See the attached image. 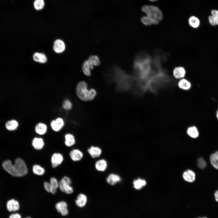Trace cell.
<instances>
[{
  "label": "cell",
  "mask_w": 218,
  "mask_h": 218,
  "mask_svg": "<svg viewBox=\"0 0 218 218\" xmlns=\"http://www.w3.org/2000/svg\"><path fill=\"white\" fill-rule=\"evenodd\" d=\"M4 169L12 176L22 177L26 175L28 169L24 161L21 158H18L13 164L10 160H6L2 163Z\"/></svg>",
  "instance_id": "obj_1"
},
{
  "label": "cell",
  "mask_w": 218,
  "mask_h": 218,
  "mask_svg": "<svg viewBox=\"0 0 218 218\" xmlns=\"http://www.w3.org/2000/svg\"><path fill=\"white\" fill-rule=\"evenodd\" d=\"M76 93L78 97L84 101H91L97 95L96 91L93 88L88 89V84L84 81H81L78 84Z\"/></svg>",
  "instance_id": "obj_2"
},
{
  "label": "cell",
  "mask_w": 218,
  "mask_h": 218,
  "mask_svg": "<svg viewBox=\"0 0 218 218\" xmlns=\"http://www.w3.org/2000/svg\"><path fill=\"white\" fill-rule=\"evenodd\" d=\"M141 10L147 16L154 21L155 25L157 24L163 18V14L159 8L153 5H145L141 8Z\"/></svg>",
  "instance_id": "obj_3"
},
{
  "label": "cell",
  "mask_w": 218,
  "mask_h": 218,
  "mask_svg": "<svg viewBox=\"0 0 218 218\" xmlns=\"http://www.w3.org/2000/svg\"><path fill=\"white\" fill-rule=\"evenodd\" d=\"M71 181L69 177H64L59 182L58 187L62 192L68 194H71L74 192L73 189L71 186Z\"/></svg>",
  "instance_id": "obj_4"
},
{
  "label": "cell",
  "mask_w": 218,
  "mask_h": 218,
  "mask_svg": "<svg viewBox=\"0 0 218 218\" xmlns=\"http://www.w3.org/2000/svg\"><path fill=\"white\" fill-rule=\"evenodd\" d=\"M65 44L62 40L58 39L54 41L53 45V49L55 53H62L65 51Z\"/></svg>",
  "instance_id": "obj_5"
},
{
  "label": "cell",
  "mask_w": 218,
  "mask_h": 218,
  "mask_svg": "<svg viewBox=\"0 0 218 218\" xmlns=\"http://www.w3.org/2000/svg\"><path fill=\"white\" fill-rule=\"evenodd\" d=\"M63 160V157L61 154L54 153L52 155L51 159L52 167L53 168L57 167L62 163Z\"/></svg>",
  "instance_id": "obj_6"
},
{
  "label": "cell",
  "mask_w": 218,
  "mask_h": 218,
  "mask_svg": "<svg viewBox=\"0 0 218 218\" xmlns=\"http://www.w3.org/2000/svg\"><path fill=\"white\" fill-rule=\"evenodd\" d=\"M67 203L64 201H60L57 203L55 207L58 211L63 216H65L68 214Z\"/></svg>",
  "instance_id": "obj_7"
},
{
  "label": "cell",
  "mask_w": 218,
  "mask_h": 218,
  "mask_svg": "<svg viewBox=\"0 0 218 218\" xmlns=\"http://www.w3.org/2000/svg\"><path fill=\"white\" fill-rule=\"evenodd\" d=\"M6 207L9 212L16 211L19 210L20 208L18 202L14 199H11L7 202Z\"/></svg>",
  "instance_id": "obj_8"
},
{
  "label": "cell",
  "mask_w": 218,
  "mask_h": 218,
  "mask_svg": "<svg viewBox=\"0 0 218 218\" xmlns=\"http://www.w3.org/2000/svg\"><path fill=\"white\" fill-rule=\"evenodd\" d=\"M69 156L73 161H80L82 159L83 154L80 150L78 149H74L70 151Z\"/></svg>",
  "instance_id": "obj_9"
},
{
  "label": "cell",
  "mask_w": 218,
  "mask_h": 218,
  "mask_svg": "<svg viewBox=\"0 0 218 218\" xmlns=\"http://www.w3.org/2000/svg\"><path fill=\"white\" fill-rule=\"evenodd\" d=\"M33 59L35 62L44 64L47 61L46 55L43 53L36 52L33 55Z\"/></svg>",
  "instance_id": "obj_10"
},
{
  "label": "cell",
  "mask_w": 218,
  "mask_h": 218,
  "mask_svg": "<svg viewBox=\"0 0 218 218\" xmlns=\"http://www.w3.org/2000/svg\"><path fill=\"white\" fill-rule=\"evenodd\" d=\"M87 201V196L84 194L80 193L77 197L75 200V203L78 206L82 208L85 206Z\"/></svg>",
  "instance_id": "obj_11"
},
{
  "label": "cell",
  "mask_w": 218,
  "mask_h": 218,
  "mask_svg": "<svg viewBox=\"0 0 218 218\" xmlns=\"http://www.w3.org/2000/svg\"><path fill=\"white\" fill-rule=\"evenodd\" d=\"M94 67L92 66L89 62L88 60H85L83 63L82 70L84 74L87 76H90L91 75V70Z\"/></svg>",
  "instance_id": "obj_12"
},
{
  "label": "cell",
  "mask_w": 218,
  "mask_h": 218,
  "mask_svg": "<svg viewBox=\"0 0 218 218\" xmlns=\"http://www.w3.org/2000/svg\"><path fill=\"white\" fill-rule=\"evenodd\" d=\"M64 124V121L61 118H58L53 121L51 124L53 130L56 131H59L63 127Z\"/></svg>",
  "instance_id": "obj_13"
},
{
  "label": "cell",
  "mask_w": 218,
  "mask_h": 218,
  "mask_svg": "<svg viewBox=\"0 0 218 218\" xmlns=\"http://www.w3.org/2000/svg\"><path fill=\"white\" fill-rule=\"evenodd\" d=\"M88 152L93 158L99 157L102 153L101 149L97 147L91 146L88 149Z\"/></svg>",
  "instance_id": "obj_14"
},
{
  "label": "cell",
  "mask_w": 218,
  "mask_h": 218,
  "mask_svg": "<svg viewBox=\"0 0 218 218\" xmlns=\"http://www.w3.org/2000/svg\"><path fill=\"white\" fill-rule=\"evenodd\" d=\"M183 177L185 181L189 182H192L195 180V174L193 171L188 170L184 172Z\"/></svg>",
  "instance_id": "obj_15"
},
{
  "label": "cell",
  "mask_w": 218,
  "mask_h": 218,
  "mask_svg": "<svg viewBox=\"0 0 218 218\" xmlns=\"http://www.w3.org/2000/svg\"><path fill=\"white\" fill-rule=\"evenodd\" d=\"M32 145L35 149L39 150H41L43 147L44 142L42 138L35 137L32 140Z\"/></svg>",
  "instance_id": "obj_16"
},
{
  "label": "cell",
  "mask_w": 218,
  "mask_h": 218,
  "mask_svg": "<svg viewBox=\"0 0 218 218\" xmlns=\"http://www.w3.org/2000/svg\"><path fill=\"white\" fill-rule=\"evenodd\" d=\"M107 182L111 185H114L121 180L120 177L114 173L110 174L107 178Z\"/></svg>",
  "instance_id": "obj_17"
},
{
  "label": "cell",
  "mask_w": 218,
  "mask_h": 218,
  "mask_svg": "<svg viewBox=\"0 0 218 218\" xmlns=\"http://www.w3.org/2000/svg\"><path fill=\"white\" fill-rule=\"evenodd\" d=\"M185 69L182 67L175 68L173 71L174 76L177 79H180L183 78L185 75Z\"/></svg>",
  "instance_id": "obj_18"
},
{
  "label": "cell",
  "mask_w": 218,
  "mask_h": 218,
  "mask_svg": "<svg viewBox=\"0 0 218 218\" xmlns=\"http://www.w3.org/2000/svg\"><path fill=\"white\" fill-rule=\"evenodd\" d=\"M107 163L104 159H101L97 161L95 164L96 169L99 171H105L107 167Z\"/></svg>",
  "instance_id": "obj_19"
},
{
  "label": "cell",
  "mask_w": 218,
  "mask_h": 218,
  "mask_svg": "<svg viewBox=\"0 0 218 218\" xmlns=\"http://www.w3.org/2000/svg\"><path fill=\"white\" fill-rule=\"evenodd\" d=\"M65 144L68 147H70L75 143V140L74 136L72 134H68L65 136Z\"/></svg>",
  "instance_id": "obj_20"
},
{
  "label": "cell",
  "mask_w": 218,
  "mask_h": 218,
  "mask_svg": "<svg viewBox=\"0 0 218 218\" xmlns=\"http://www.w3.org/2000/svg\"><path fill=\"white\" fill-rule=\"evenodd\" d=\"M146 184V181L140 178L134 180L133 182L134 188L138 190L140 189L143 187L145 186Z\"/></svg>",
  "instance_id": "obj_21"
},
{
  "label": "cell",
  "mask_w": 218,
  "mask_h": 218,
  "mask_svg": "<svg viewBox=\"0 0 218 218\" xmlns=\"http://www.w3.org/2000/svg\"><path fill=\"white\" fill-rule=\"evenodd\" d=\"M90 63L94 67L99 66L101 64L100 59L97 55L90 56L88 59Z\"/></svg>",
  "instance_id": "obj_22"
},
{
  "label": "cell",
  "mask_w": 218,
  "mask_h": 218,
  "mask_svg": "<svg viewBox=\"0 0 218 218\" xmlns=\"http://www.w3.org/2000/svg\"><path fill=\"white\" fill-rule=\"evenodd\" d=\"M18 126V122L12 120L7 121L5 124V127L8 130L12 131L15 130Z\"/></svg>",
  "instance_id": "obj_23"
},
{
  "label": "cell",
  "mask_w": 218,
  "mask_h": 218,
  "mask_svg": "<svg viewBox=\"0 0 218 218\" xmlns=\"http://www.w3.org/2000/svg\"><path fill=\"white\" fill-rule=\"evenodd\" d=\"M210 160L212 166L215 169L218 170V151L210 155Z\"/></svg>",
  "instance_id": "obj_24"
},
{
  "label": "cell",
  "mask_w": 218,
  "mask_h": 218,
  "mask_svg": "<svg viewBox=\"0 0 218 218\" xmlns=\"http://www.w3.org/2000/svg\"><path fill=\"white\" fill-rule=\"evenodd\" d=\"M32 170L35 174L38 176H41L45 172V169L38 164L34 165L32 167Z\"/></svg>",
  "instance_id": "obj_25"
},
{
  "label": "cell",
  "mask_w": 218,
  "mask_h": 218,
  "mask_svg": "<svg viewBox=\"0 0 218 218\" xmlns=\"http://www.w3.org/2000/svg\"><path fill=\"white\" fill-rule=\"evenodd\" d=\"M50 183L51 187V193L52 194H54L56 192L57 189L58 187L59 182L56 178L52 177L51 178Z\"/></svg>",
  "instance_id": "obj_26"
},
{
  "label": "cell",
  "mask_w": 218,
  "mask_h": 218,
  "mask_svg": "<svg viewBox=\"0 0 218 218\" xmlns=\"http://www.w3.org/2000/svg\"><path fill=\"white\" fill-rule=\"evenodd\" d=\"M178 85L180 88L184 90H189L191 87L190 83L185 79L180 80L178 82Z\"/></svg>",
  "instance_id": "obj_27"
},
{
  "label": "cell",
  "mask_w": 218,
  "mask_h": 218,
  "mask_svg": "<svg viewBox=\"0 0 218 218\" xmlns=\"http://www.w3.org/2000/svg\"><path fill=\"white\" fill-rule=\"evenodd\" d=\"M47 126L42 123L38 124L35 127V131L36 133L40 135H43L46 132Z\"/></svg>",
  "instance_id": "obj_28"
},
{
  "label": "cell",
  "mask_w": 218,
  "mask_h": 218,
  "mask_svg": "<svg viewBox=\"0 0 218 218\" xmlns=\"http://www.w3.org/2000/svg\"><path fill=\"white\" fill-rule=\"evenodd\" d=\"M187 132L188 134L193 138H196L199 136V132L195 126H192L188 128Z\"/></svg>",
  "instance_id": "obj_29"
},
{
  "label": "cell",
  "mask_w": 218,
  "mask_h": 218,
  "mask_svg": "<svg viewBox=\"0 0 218 218\" xmlns=\"http://www.w3.org/2000/svg\"><path fill=\"white\" fill-rule=\"evenodd\" d=\"M189 23L190 25L194 28L198 27L200 24L199 20L198 18L194 16H192L190 18Z\"/></svg>",
  "instance_id": "obj_30"
},
{
  "label": "cell",
  "mask_w": 218,
  "mask_h": 218,
  "mask_svg": "<svg viewBox=\"0 0 218 218\" xmlns=\"http://www.w3.org/2000/svg\"><path fill=\"white\" fill-rule=\"evenodd\" d=\"M44 0H35L34 3L35 8L37 10L42 9L44 7Z\"/></svg>",
  "instance_id": "obj_31"
},
{
  "label": "cell",
  "mask_w": 218,
  "mask_h": 218,
  "mask_svg": "<svg viewBox=\"0 0 218 218\" xmlns=\"http://www.w3.org/2000/svg\"><path fill=\"white\" fill-rule=\"evenodd\" d=\"M141 21L144 25H151L153 24L155 25L154 21L147 16L142 17L141 18Z\"/></svg>",
  "instance_id": "obj_32"
},
{
  "label": "cell",
  "mask_w": 218,
  "mask_h": 218,
  "mask_svg": "<svg viewBox=\"0 0 218 218\" xmlns=\"http://www.w3.org/2000/svg\"><path fill=\"white\" fill-rule=\"evenodd\" d=\"M197 165L199 168L203 169L206 167V164L205 161L202 157H200L197 160Z\"/></svg>",
  "instance_id": "obj_33"
},
{
  "label": "cell",
  "mask_w": 218,
  "mask_h": 218,
  "mask_svg": "<svg viewBox=\"0 0 218 218\" xmlns=\"http://www.w3.org/2000/svg\"><path fill=\"white\" fill-rule=\"evenodd\" d=\"M72 107V105L71 102L68 100H65L63 105V107L64 109L66 110L71 109Z\"/></svg>",
  "instance_id": "obj_34"
},
{
  "label": "cell",
  "mask_w": 218,
  "mask_h": 218,
  "mask_svg": "<svg viewBox=\"0 0 218 218\" xmlns=\"http://www.w3.org/2000/svg\"><path fill=\"white\" fill-rule=\"evenodd\" d=\"M212 15L215 19L216 25H218V10H213L211 11Z\"/></svg>",
  "instance_id": "obj_35"
},
{
  "label": "cell",
  "mask_w": 218,
  "mask_h": 218,
  "mask_svg": "<svg viewBox=\"0 0 218 218\" xmlns=\"http://www.w3.org/2000/svg\"><path fill=\"white\" fill-rule=\"evenodd\" d=\"M44 187L45 190L49 193H51V187L50 182H45L44 183Z\"/></svg>",
  "instance_id": "obj_36"
},
{
  "label": "cell",
  "mask_w": 218,
  "mask_h": 218,
  "mask_svg": "<svg viewBox=\"0 0 218 218\" xmlns=\"http://www.w3.org/2000/svg\"><path fill=\"white\" fill-rule=\"evenodd\" d=\"M208 19L209 23L211 25L214 26L216 25V20L212 15L208 17Z\"/></svg>",
  "instance_id": "obj_37"
},
{
  "label": "cell",
  "mask_w": 218,
  "mask_h": 218,
  "mask_svg": "<svg viewBox=\"0 0 218 218\" xmlns=\"http://www.w3.org/2000/svg\"><path fill=\"white\" fill-rule=\"evenodd\" d=\"M9 218H21V215L18 213H15L10 215Z\"/></svg>",
  "instance_id": "obj_38"
},
{
  "label": "cell",
  "mask_w": 218,
  "mask_h": 218,
  "mask_svg": "<svg viewBox=\"0 0 218 218\" xmlns=\"http://www.w3.org/2000/svg\"><path fill=\"white\" fill-rule=\"evenodd\" d=\"M214 197L215 200L218 202V190L215 192L214 193Z\"/></svg>",
  "instance_id": "obj_39"
},
{
  "label": "cell",
  "mask_w": 218,
  "mask_h": 218,
  "mask_svg": "<svg viewBox=\"0 0 218 218\" xmlns=\"http://www.w3.org/2000/svg\"><path fill=\"white\" fill-rule=\"evenodd\" d=\"M216 117H217V119H218V110H217V113H216Z\"/></svg>",
  "instance_id": "obj_40"
},
{
  "label": "cell",
  "mask_w": 218,
  "mask_h": 218,
  "mask_svg": "<svg viewBox=\"0 0 218 218\" xmlns=\"http://www.w3.org/2000/svg\"><path fill=\"white\" fill-rule=\"evenodd\" d=\"M197 218H207L206 217H199Z\"/></svg>",
  "instance_id": "obj_41"
},
{
  "label": "cell",
  "mask_w": 218,
  "mask_h": 218,
  "mask_svg": "<svg viewBox=\"0 0 218 218\" xmlns=\"http://www.w3.org/2000/svg\"><path fill=\"white\" fill-rule=\"evenodd\" d=\"M149 0L150 1H156L157 0Z\"/></svg>",
  "instance_id": "obj_42"
},
{
  "label": "cell",
  "mask_w": 218,
  "mask_h": 218,
  "mask_svg": "<svg viewBox=\"0 0 218 218\" xmlns=\"http://www.w3.org/2000/svg\"><path fill=\"white\" fill-rule=\"evenodd\" d=\"M24 218H31L30 217L28 216V217H26Z\"/></svg>",
  "instance_id": "obj_43"
}]
</instances>
